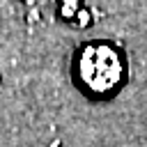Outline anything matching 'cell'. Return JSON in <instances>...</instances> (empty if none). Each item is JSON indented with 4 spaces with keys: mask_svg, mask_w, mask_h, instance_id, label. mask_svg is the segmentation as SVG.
Here are the masks:
<instances>
[{
    "mask_svg": "<svg viewBox=\"0 0 147 147\" xmlns=\"http://www.w3.org/2000/svg\"><path fill=\"white\" fill-rule=\"evenodd\" d=\"M78 76L96 94L113 90L122 76L117 53L108 46H87L78 60Z\"/></svg>",
    "mask_w": 147,
    "mask_h": 147,
    "instance_id": "obj_1",
    "label": "cell"
}]
</instances>
